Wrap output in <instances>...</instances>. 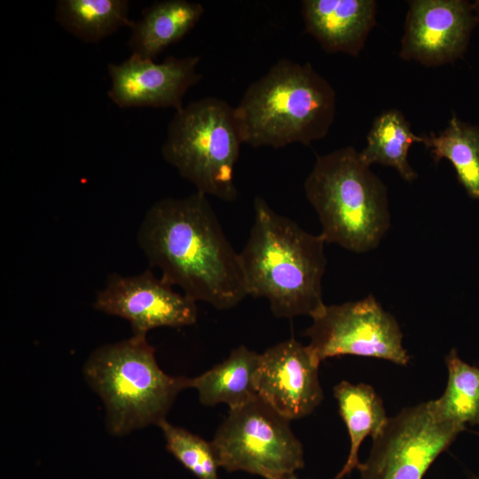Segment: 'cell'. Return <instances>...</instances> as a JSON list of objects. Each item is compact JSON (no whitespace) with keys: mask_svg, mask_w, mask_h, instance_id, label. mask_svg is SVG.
Wrapping results in <instances>:
<instances>
[{"mask_svg":"<svg viewBox=\"0 0 479 479\" xmlns=\"http://www.w3.org/2000/svg\"><path fill=\"white\" fill-rule=\"evenodd\" d=\"M137 240L161 278L196 302L229 310L248 295L240 253L225 236L207 195L200 192L154 202Z\"/></svg>","mask_w":479,"mask_h":479,"instance_id":"1","label":"cell"},{"mask_svg":"<svg viewBox=\"0 0 479 479\" xmlns=\"http://www.w3.org/2000/svg\"><path fill=\"white\" fill-rule=\"evenodd\" d=\"M323 237L279 215L260 196L240 253L248 295L264 298L277 318H314L324 309L322 278L326 258Z\"/></svg>","mask_w":479,"mask_h":479,"instance_id":"2","label":"cell"},{"mask_svg":"<svg viewBox=\"0 0 479 479\" xmlns=\"http://www.w3.org/2000/svg\"><path fill=\"white\" fill-rule=\"evenodd\" d=\"M335 108L334 90L310 63L281 59L247 87L234 112L243 144L278 149L325 137Z\"/></svg>","mask_w":479,"mask_h":479,"instance_id":"3","label":"cell"},{"mask_svg":"<svg viewBox=\"0 0 479 479\" xmlns=\"http://www.w3.org/2000/svg\"><path fill=\"white\" fill-rule=\"evenodd\" d=\"M304 192L326 243L365 253L380 244L389 228L387 187L351 145L318 155Z\"/></svg>","mask_w":479,"mask_h":479,"instance_id":"4","label":"cell"},{"mask_svg":"<svg viewBox=\"0 0 479 479\" xmlns=\"http://www.w3.org/2000/svg\"><path fill=\"white\" fill-rule=\"evenodd\" d=\"M84 375L101 397L108 430L115 436L159 426L189 380L165 373L146 337L136 335L98 348L85 364Z\"/></svg>","mask_w":479,"mask_h":479,"instance_id":"5","label":"cell"},{"mask_svg":"<svg viewBox=\"0 0 479 479\" xmlns=\"http://www.w3.org/2000/svg\"><path fill=\"white\" fill-rule=\"evenodd\" d=\"M241 144L234 107L207 97L175 112L161 155L197 192L233 201L238 196L234 175Z\"/></svg>","mask_w":479,"mask_h":479,"instance_id":"6","label":"cell"},{"mask_svg":"<svg viewBox=\"0 0 479 479\" xmlns=\"http://www.w3.org/2000/svg\"><path fill=\"white\" fill-rule=\"evenodd\" d=\"M219 467L265 479H284L304 467L302 443L290 420L256 396L230 409L211 442Z\"/></svg>","mask_w":479,"mask_h":479,"instance_id":"7","label":"cell"},{"mask_svg":"<svg viewBox=\"0 0 479 479\" xmlns=\"http://www.w3.org/2000/svg\"><path fill=\"white\" fill-rule=\"evenodd\" d=\"M466 427L440 420L432 402L403 409L373 438L360 479H422Z\"/></svg>","mask_w":479,"mask_h":479,"instance_id":"8","label":"cell"},{"mask_svg":"<svg viewBox=\"0 0 479 479\" xmlns=\"http://www.w3.org/2000/svg\"><path fill=\"white\" fill-rule=\"evenodd\" d=\"M304 335L310 338L308 346L319 362L343 355L375 357L400 365L410 361L397 321L372 294L325 305L312 318Z\"/></svg>","mask_w":479,"mask_h":479,"instance_id":"9","label":"cell"},{"mask_svg":"<svg viewBox=\"0 0 479 479\" xmlns=\"http://www.w3.org/2000/svg\"><path fill=\"white\" fill-rule=\"evenodd\" d=\"M94 308L126 319L132 335L146 337L157 327H182L197 320L196 302L150 270L134 276L112 274L98 292Z\"/></svg>","mask_w":479,"mask_h":479,"instance_id":"10","label":"cell"},{"mask_svg":"<svg viewBox=\"0 0 479 479\" xmlns=\"http://www.w3.org/2000/svg\"><path fill=\"white\" fill-rule=\"evenodd\" d=\"M399 57L426 67H437L460 58L476 18L473 4L463 0L408 2Z\"/></svg>","mask_w":479,"mask_h":479,"instance_id":"11","label":"cell"},{"mask_svg":"<svg viewBox=\"0 0 479 479\" xmlns=\"http://www.w3.org/2000/svg\"><path fill=\"white\" fill-rule=\"evenodd\" d=\"M200 57L169 56L157 63L131 54L124 61L107 66L111 85L108 98L121 108L184 106L188 90L199 82Z\"/></svg>","mask_w":479,"mask_h":479,"instance_id":"12","label":"cell"},{"mask_svg":"<svg viewBox=\"0 0 479 479\" xmlns=\"http://www.w3.org/2000/svg\"><path fill=\"white\" fill-rule=\"evenodd\" d=\"M320 362L308 345L291 338L261 354L257 396L288 420L310 414L322 402Z\"/></svg>","mask_w":479,"mask_h":479,"instance_id":"13","label":"cell"},{"mask_svg":"<svg viewBox=\"0 0 479 479\" xmlns=\"http://www.w3.org/2000/svg\"><path fill=\"white\" fill-rule=\"evenodd\" d=\"M305 31L329 53L357 56L376 25L374 0H304Z\"/></svg>","mask_w":479,"mask_h":479,"instance_id":"14","label":"cell"},{"mask_svg":"<svg viewBox=\"0 0 479 479\" xmlns=\"http://www.w3.org/2000/svg\"><path fill=\"white\" fill-rule=\"evenodd\" d=\"M205 9L187 0L156 1L142 11L130 27L128 46L131 54L153 59L180 41L200 21Z\"/></svg>","mask_w":479,"mask_h":479,"instance_id":"15","label":"cell"},{"mask_svg":"<svg viewBox=\"0 0 479 479\" xmlns=\"http://www.w3.org/2000/svg\"><path fill=\"white\" fill-rule=\"evenodd\" d=\"M261 354L240 346L223 362L202 374L189 378L188 388L198 391L204 405L225 404L230 409L240 407L257 396L256 373Z\"/></svg>","mask_w":479,"mask_h":479,"instance_id":"16","label":"cell"},{"mask_svg":"<svg viewBox=\"0 0 479 479\" xmlns=\"http://www.w3.org/2000/svg\"><path fill=\"white\" fill-rule=\"evenodd\" d=\"M339 414L349 436L350 447L347 460L334 479H342L358 468V451L363 441L375 437L387 423L384 404L374 389L366 383L352 384L342 381L334 388Z\"/></svg>","mask_w":479,"mask_h":479,"instance_id":"17","label":"cell"},{"mask_svg":"<svg viewBox=\"0 0 479 479\" xmlns=\"http://www.w3.org/2000/svg\"><path fill=\"white\" fill-rule=\"evenodd\" d=\"M127 0H59L56 21L75 37L98 43L123 27H131Z\"/></svg>","mask_w":479,"mask_h":479,"instance_id":"18","label":"cell"},{"mask_svg":"<svg viewBox=\"0 0 479 479\" xmlns=\"http://www.w3.org/2000/svg\"><path fill=\"white\" fill-rule=\"evenodd\" d=\"M366 145L359 152L369 166L380 163L394 168L406 182L414 181L418 175L408 161L409 149L414 143H422L410 123L398 109H389L373 122L366 137Z\"/></svg>","mask_w":479,"mask_h":479,"instance_id":"19","label":"cell"},{"mask_svg":"<svg viewBox=\"0 0 479 479\" xmlns=\"http://www.w3.org/2000/svg\"><path fill=\"white\" fill-rule=\"evenodd\" d=\"M422 143L436 162L447 159L467 194L479 200V125L458 119L455 114L439 134H422Z\"/></svg>","mask_w":479,"mask_h":479,"instance_id":"20","label":"cell"},{"mask_svg":"<svg viewBox=\"0 0 479 479\" xmlns=\"http://www.w3.org/2000/svg\"><path fill=\"white\" fill-rule=\"evenodd\" d=\"M447 385L431 400L436 415L444 421L466 427L479 425V367L463 361L455 349L445 357Z\"/></svg>","mask_w":479,"mask_h":479,"instance_id":"21","label":"cell"},{"mask_svg":"<svg viewBox=\"0 0 479 479\" xmlns=\"http://www.w3.org/2000/svg\"><path fill=\"white\" fill-rule=\"evenodd\" d=\"M167 450L198 479H218L220 467L212 443L166 420L159 424Z\"/></svg>","mask_w":479,"mask_h":479,"instance_id":"22","label":"cell"},{"mask_svg":"<svg viewBox=\"0 0 479 479\" xmlns=\"http://www.w3.org/2000/svg\"><path fill=\"white\" fill-rule=\"evenodd\" d=\"M473 9L475 12L476 21L479 23V0L473 4Z\"/></svg>","mask_w":479,"mask_h":479,"instance_id":"23","label":"cell"},{"mask_svg":"<svg viewBox=\"0 0 479 479\" xmlns=\"http://www.w3.org/2000/svg\"><path fill=\"white\" fill-rule=\"evenodd\" d=\"M284 479H298L294 475Z\"/></svg>","mask_w":479,"mask_h":479,"instance_id":"24","label":"cell"},{"mask_svg":"<svg viewBox=\"0 0 479 479\" xmlns=\"http://www.w3.org/2000/svg\"><path fill=\"white\" fill-rule=\"evenodd\" d=\"M471 477H472V479H479V475H473Z\"/></svg>","mask_w":479,"mask_h":479,"instance_id":"25","label":"cell"}]
</instances>
